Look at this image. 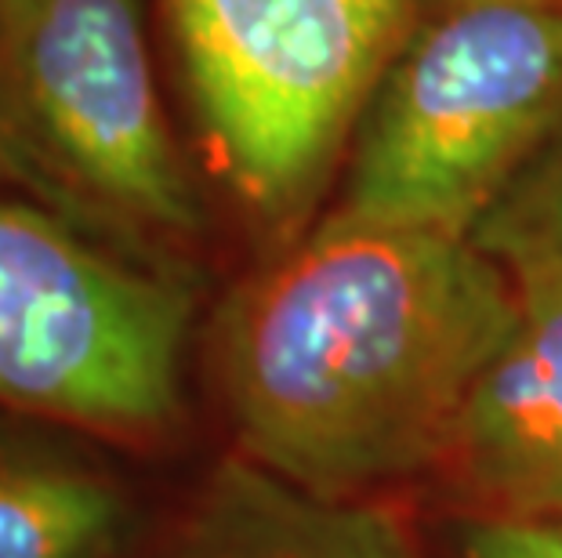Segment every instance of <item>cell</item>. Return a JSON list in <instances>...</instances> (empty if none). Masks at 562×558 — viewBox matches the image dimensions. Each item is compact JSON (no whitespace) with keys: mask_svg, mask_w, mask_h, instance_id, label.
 <instances>
[{"mask_svg":"<svg viewBox=\"0 0 562 558\" xmlns=\"http://www.w3.org/2000/svg\"><path fill=\"white\" fill-rule=\"evenodd\" d=\"M512 316L472 236L327 215L225 301L214 374L247 460L360 497L439 465Z\"/></svg>","mask_w":562,"mask_h":558,"instance_id":"cell-1","label":"cell"},{"mask_svg":"<svg viewBox=\"0 0 562 558\" xmlns=\"http://www.w3.org/2000/svg\"><path fill=\"white\" fill-rule=\"evenodd\" d=\"M562 130V0H428L352 138L334 215L475 236Z\"/></svg>","mask_w":562,"mask_h":558,"instance_id":"cell-2","label":"cell"},{"mask_svg":"<svg viewBox=\"0 0 562 558\" xmlns=\"http://www.w3.org/2000/svg\"><path fill=\"white\" fill-rule=\"evenodd\" d=\"M0 171L110 247L196 232L138 0H30L0 22Z\"/></svg>","mask_w":562,"mask_h":558,"instance_id":"cell-3","label":"cell"},{"mask_svg":"<svg viewBox=\"0 0 562 558\" xmlns=\"http://www.w3.org/2000/svg\"><path fill=\"white\" fill-rule=\"evenodd\" d=\"M200 127L261 221L313 204L428 0H164Z\"/></svg>","mask_w":562,"mask_h":558,"instance_id":"cell-4","label":"cell"},{"mask_svg":"<svg viewBox=\"0 0 562 558\" xmlns=\"http://www.w3.org/2000/svg\"><path fill=\"white\" fill-rule=\"evenodd\" d=\"M189 312L175 276L0 196V410L113 439L167 432Z\"/></svg>","mask_w":562,"mask_h":558,"instance_id":"cell-5","label":"cell"},{"mask_svg":"<svg viewBox=\"0 0 562 558\" xmlns=\"http://www.w3.org/2000/svg\"><path fill=\"white\" fill-rule=\"evenodd\" d=\"M505 265L516 316L436 468L472 497L475 512L562 519V254Z\"/></svg>","mask_w":562,"mask_h":558,"instance_id":"cell-6","label":"cell"},{"mask_svg":"<svg viewBox=\"0 0 562 558\" xmlns=\"http://www.w3.org/2000/svg\"><path fill=\"white\" fill-rule=\"evenodd\" d=\"M157 558H417L385 508L327 497L255 460H225L203 482Z\"/></svg>","mask_w":562,"mask_h":558,"instance_id":"cell-7","label":"cell"},{"mask_svg":"<svg viewBox=\"0 0 562 558\" xmlns=\"http://www.w3.org/2000/svg\"><path fill=\"white\" fill-rule=\"evenodd\" d=\"M124 497L80 457L0 421V558H105Z\"/></svg>","mask_w":562,"mask_h":558,"instance_id":"cell-8","label":"cell"},{"mask_svg":"<svg viewBox=\"0 0 562 558\" xmlns=\"http://www.w3.org/2000/svg\"><path fill=\"white\" fill-rule=\"evenodd\" d=\"M472 240L501 261L562 254V130L501 196Z\"/></svg>","mask_w":562,"mask_h":558,"instance_id":"cell-9","label":"cell"},{"mask_svg":"<svg viewBox=\"0 0 562 558\" xmlns=\"http://www.w3.org/2000/svg\"><path fill=\"white\" fill-rule=\"evenodd\" d=\"M458 540L461 558H562V519L475 512Z\"/></svg>","mask_w":562,"mask_h":558,"instance_id":"cell-10","label":"cell"},{"mask_svg":"<svg viewBox=\"0 0 562 558\" xmlns=\"http://www.w3.org/2000/svg\"><path fill=\"white\" fill-rule=\"evenodd\" d=\"M30 0H0V22H8V19H15L22 8H26Z\"/></svg>","mask_w":562,"mask_h":558,"instance_id":"cell-11","label":"cell"}]
</instances>
